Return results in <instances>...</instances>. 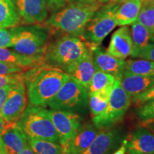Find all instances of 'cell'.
Segmentation results:
<instances>
[{"label": "cell", "mask_w": 154, "mask_h": 154, "mask_svg": "<svg viewBox=\"0 0 154 154\" xmlns=\"http://www.w3.org/2000/svg\"><path fill=\"white\" fill-rule=\"evenodd\" d=\"M24 80V72L11 75L0 76V88L11 83H17Z\"/></svg>", "instance_id": "d6a6232c"}, {"label": "cell", "mask_w": 154, "mask_h": 154, "mask_svg": "<svg viewBox=\"0 0 154 154\" xmlns=\"http://www.w3.org/2000/svg\"><path fill=\"white\" fill-rule=\"evenodd\" d=\"M119 79L125 91L133 99L153 85L154 75H135L124 73Z\"/></svg>", "instance_id": "ac0fdd59"}, {"label": "cell", "mask_w": 154, "mask_h": 154, "mask_svg": "<svg viewBox=\"0 0 154 154\" xmlns=\"http://www.w3.org/2000/svg\"><path fill=\"white\" fill-rule=\"evenodd\" d=\"M15 84L16 83H11V84H7V85L4 86L3 87L0 88V111H1L2 109L4 104H5L7 98H8L9 94H10V92L12 90Z\"/></svg>", "instance_id": "e575fe53"}, {"label": "cell", "mask_w": 154, "mask_h": 154, "mask_svg": "<svg viewBox=\"0 0 154 154\" xmlns=\"http://www.w3.org/2000/svg\"><path fill=\"white\" fill-rule=\"evenodd\" d=\"M0 61L21 66L26 70L43 64L42 61L39 59L26 57L15 51H11L2 47H0Z\"/></svg>", "instance_id": "44dd1931"}, {"label": "cell", "mask_w": 154, "mask_h": 154, "mask_svg": "<svg viewBox=\"0 0 154 154\" xmlns=\"http://www.w3.org/2000/svg\"><path fill=\"white\" fill-rule=\"evenodd\" d=\"M26 69L14 64L0 61V76L11 75L24 72Z\"/></svg>", "instance_id": "4dcf8cb0"}, {"label": "cell", "mask_w": 154, "mask_h": 154, "mask_svg": "<svg viewBox=\"0 0 154 154\" xmlns=\"http://www.w3.org/2000/svg\"><path fill=\"white\" fill-rule=\"evenodd\" d=\"M136 58L145 59L154 62V42L148 44L138 54Z\"/></svg>", "instance_id": "836d02e7"}, {"label": "cell", "mask_w": 154, "mask_h": 154, "mask_svg": "<svg viewBox=\"0 0 154 154\" xmlns=\"http://www.w3.org/2000/svg\"><path fill=\"white\" fill-rule=\"evenodd\" d=\"M124 74L154 75V62L145 59H128L126 61Z\"/></svg>", "instance_id": "cb8c5ba5"}, {"label": "cell", "mask_w": 154, "mask_h": 154, "mask_svg": "<svg viewBox=\"0 0 154 154\" xmlns=\"http://www.w3.org/2000/svg\"><path fill=\"white\" fill-rule=\"evenodd\" d=\"M13 49L26 57L42 61L48 46L49 34L45 28L37 25L15 26Z\"/></svg>", "instance_id": "5b68a950"}, {"label": "cell", "mask_w": 154, "mask_h": 154, "mask_svg": "<svg viewBox=\"0 0 154 154\" xmlns=\"http://www.w3.org/2000/svg\"><path fill=\"white\" fill-rule=\"evenodd\" d=\"M142 1H149V2H151L154 4V0H142Z\"/></svg>", "instance_id": "7bdbcfd3"}, {"label": "cell", "mask_w": 154, "mask_h": 154, "mask_svg": "<svg viewBox=\"0 0 154 154\" xmlns=\"http://www.w3.org/2000/svg\"><path fill=\"white\" fill-rule=\"evenodd\" d=\"M151 99H154V84L146 91L131 99V102L138 106Z\"/></svg>", "instance_id": "1f68e13d"}, {"label": "cell", "mask_w": 154, "mask_h": 154, "mask_svg": "<svg viewBox=\"0 0 154 154\" xmlns=\"http://www.w3.org/2000/svg\"><path fill=\"white\" fill-rule=\"evenodd\" d=\"M18 154H35V153H34L32 148L30 147V146L28 145L24 149L19 152Z\"/></svg>", "instance_id": "f35d334b"}, {"label": "cell", "mask_w": 154, "mask_h": 154, "mask_svg": "<svg viewBox=\"0 0 154 154\" xmlns=\"http://www.w3.org/2000/svg\"><path fill=\"white\" fill-rule=\"evenodd\" d=\"M99 131L93 123L81 125L74 136L61 146L63 154H82L91 145Z\"/></svg>", "instance_id": "7c38bea8"}, {"label": "cell", "mask_w": 154, "mask_h": 154, "mask_svg": "<svg viewBox=\"0 0 154 154\" xmlns=\"http://www.w3.org/2000/svg\"><path fill=\"white\" fill-rule=\"evenodd\" d=\"M28 138L49 140L59 143V138L49 110L42 106L29 104L16 122Z\"/></svg>", "instance_id": "277c9868"}, {"label": "cell", "mask_w": 154, "mask_h": 154, "mask_svg": "<svg viewBox=\"0 0 154 154\" xmlns=\"http://www.w3.org/2000/svg\"><path fill=\"white\" fill-rule=\"evenodd\" d=\"M130 30L134 44V49L131 57L136 58L138 54L148 44L154 42V39L149 31L138 22L131 24Z\"/></svg>", "instance_id": "7402d4cb"}, {"label": "cell", "mask_w": 154, "mask_h": 154, "mask_svg": "<svg viewBox=\"0 0 154 154\" xmlns=\"http://www.w3.org/2000/svg\"><path fill=\"white\" fill-rule=\"evenodd\" d=\"M20 19L29 24H39L48 16L45 0H12Z\"/></svg>", "instance_id": "4fadbf2b"}, {"label": "cell", "mask_w": 154, "mask_h": 154, "mask_svg": "<svg viewBox=\"0 0 154 154\" xmlns=\"http://www.w3.org/2000/svg\"><path fill=\"white\" fill-rule=\"evenodd\" d=\"M131 104V98L125 91L120 80L116 79L107 106L103 112L93 117V124L99 129L109 128L121 122Z\"/></svg>", "instance_id": "52a82bcc"}, {"label": "cell", "mask_w": 154, "mask_h": 154, "mask_svg": "<svg viewBox=\"0 0 154 154\" xmlns=\"http://www.w3.org/2000/svg\"><path fill=\"white\" fill-rule=\"evenodd\" d=\"M28 143L36 154H63L58 143L34 138H28Z\"/></svg>", "instance_id": "d4e9b609"}, {"label": "cell", "mask_w": 154, "mask_h": 154, "mask_svg": "<svg viewBox=\"0 0 154 154\" xmlns=\"http://www.w3.org/2000/svg\"><path fill=\"white\" fill-rule=\"evenodd\" d=\"M45 1L47 2V7L55 11L64 5L68 0H45Z\"/></svg>", "instance_id": "d590c367"}, {"label": "cell", "mask_w": 154, "mask_h": 154, "mask_svg": "<svg viewBox=\"0 0 154 154\" xmlns=\"http://www.w3.org/2000/svg\"><path fill=\"white\" fill-rule=\"evenodd\" d=\"M101 7L96 0H68L54 11L47 24L67 35L82 36L83 31Z\"/></svg>", "instance_id": "7a4b0ae2"}, {"label": "cell", "mask_w": 154, "mask_h": 154, "mask_svg": "<svg viewBox=\"0 0 154 154\" xmlns=\"http://www.w3.org/2000/svg\"><path fill=\"white\" fill-rule=\"evenodd\" d=\"M0 154H9L6 149L5 143H4L1 136H0Z\"/></svg>", "instance_id": "ab89813d"}, {"label": "cell", "mask_w": 154, "mask_h": 154, "mask_svg": "<svg viewBox=\"0 0 154 154\" xmlns=\"http://www.w3.org/2000/svg\"><path fill=\"white\" fill-rule=\"evenodd\" d=\"M108 101L109 100L103 99L96 94L88 96V106L92 116L95 117L101 114L107 106Z\"/></svg>", "instance_id": "f1b7e54d"}, {"label": "cell", "mask_w": 154, "mask_h": 154, "mask_svg": "<svg viewBox=\"0 0 154 154\" xmlns=\"http://www.w3.org/2000/svg\"><path fill=\"white\" fill-rule=\"evenodd\" d=\"M87 90L72 78H69L55 96L48 102L47 106L54 110L82 113L88 106Z\"/></svg>", "instance_id": "8992f818"}, {"label": "cell", "mask_w": 154, "mask_h": 154, "mask_svg": "<svg viewBox=\"0 0 154 154\" xmlns=\"http://www.w3.org/2000/svg\"><path fill=\"white\" fill-rule=\"evenodd\" d=\"M70 76L60 69L42 64L24 72L29 101L32 105L46 107Z\"/></svg>", "instance_id": "6da1fadb"}, {"label": "cell", "mask_w": 154, "mask_h": 154, "mask_svg": "<svg viewBox=\"0 0 154 154\" xmlns=\"http://www.w3.org/2000/svg\"><path fill=\"white\" fill-rule=\"evenodd\" d=\"M96 1L100 2H107L115 1V0H96ZM116 2H119V0H116Z\"/></svg>", "instance_id": "b9f144b4"}, {"label": "cell", "mask_w": 154, "mask_h": 154, "mask_svg": "<svg viewBox=\"0 0 154 154\" xmlns=\"http://www.w3.org/2000/svg\"><path fill=\"white\" fill-rule=\"evenodd\" d=\"M116 5L113 3L100 7L83 31L82 36L94 49L99 47L117 26L114 14Z\"/></svg>", "instance_id": "ba28073f"}, {"label": "cell", "mask_w": 154, "mask_h": 154, "mask_svg": "<svg viewBox=\"0 0 154 154\" xmlns=\"http://www.w3.org/2000/svg\"><path fill=\"white\" fill-rule=\"evenodd\" d=\"M50 118L57 131L59 144L62 146L72 137L82 125V119L77 113L68 111L49 110Z\"/></svg>", "instance_id": "9c48e42d"}, {"label": "cell", "mask_w": 154, "mask_h": 154, "mask_svg": "<svg viewBox=\"0 0 154 154\" xmlns=\"http://www.w3.org/2000/svg\"><path fill=\"white\" fill-rule=\"evenodd\" d=\"M93 61L96 70L112 75L116 79H120L124 74L126 61L113 57L101 48L93 51Z\"/></svg>", "instance_id": "e0dca14e"}, {"label": "cell", "mask_w": 154, "mask_h": 154, "mask_svg": "<svg viewBox=\"0 0 154 154\" xmlns=\"http://www.w3.org/2000/svg\"><path fill=\"white\" fill-rule=\"evenodd\" d=\"M126 145H125V141L124 140L122 143V145H121L120 147L118 149H116L113 152L112 154H126Z\"/></svg>", "instance_id": "74e56055"}, {"label": "cell", "mask_w": 154, "mask_h": 154, "mask_svg": "<svg viewBox=\"0 0 154 154\" xmlns=\"http://www.w3.org/2000/svg\"><path fill=\"white\" fill-rule=\"evenodd\" d=\"M141 2V8L136 22L145 26L154 39V4L149 1Z\"/></svg>", "instance_id": "484cf974"}, {"label": "cell", "mask_w": 154, "mask_h": 154, "mask_svg": "<svg viewBox=\"0 0 154 154\" xmlns=\"http://www.w3.org/2000/svg\"><path fill=\"white\" fill-rule=\"evenodd\" d=\"M136 116L140 124H145L154 121V99L144 102L138 105Z\"/></svg>", "instance_id": "83f0119b"}, {"label": "cell", "mask_w": 154, "mask_h": 154, "mask_svg": "<svg viewBox=\"0 0 154 154\" xmlns=\"http://www.w3.org/2000/svg\"><path fill=\"white\" fill-rule=\"evenodd\" d=\"M1 137L9 154H18L29 145L27 136L16 124Z\"/></svg>", "instance_id": "ffe728a7"}, {"label": "cell", "mask_w": 154, "mask_h": 154, "mask_svg": "<svg viewBox=\"0 0 154 154\" xmlns=\"http://www.w3.org/2000/svg\"><path fill=\"white\" fill-rule=\"evenodd\" d=\"M14 27L0 28V47H12L14 44Z\"/></svg>", "instance_id": "f546056e"}, {"label": "cell", "mask_w": 154, "mask_h": 154, "mask_svg": "<svg viewBox=\"0 0 154 154\" xmlns=\"http://www.w3.org/2000/svg\"><path fill=\"white\" fill-rule=\"evenodd\" d=\"M94 49L82 36L66 34L48 44L43 64L63 70Z\"/></svg>", "instance_id": "3957f363"}, {"label": "cell", "mask_w": 154, "mask_h": 154, "mask_svg": "<svg viewBox=\"0 0 154 154\" xmlns=\"http://www.w3.org/2000/svg\"><path fill=\"white\" fill-rule=\"evenodd\" d=\"M140 126H143L146 127V128H149V129L151 131L153 134H154V121H151V122L147 123V124H140Z\"/></svg>", "instance_id": "60d3db41"}, {"label": "cell", "mask_w": 154, "mask_h": 154, "mask_svg": "<svg viewBox=\"0 0 154 154\" xmlns=\"http://www.w3.org/2000/svg\"><path fill=\"white\" fill-rule=\"evenodd\" d=\"M116 78L112 75L101 72L99 70H96L87 89L88 96L108 86L113 84Z\"/></svg>", "instance_id": "4316f807"}, {"label": "cell", "mask_w": 154, "mask_h": 154, "mask_svg": "<svg viewBox=\"0 0 154 154\" xmlns=\"http://www.w3.org/2000/svg\"><path fill=\"white\" fill-rule=\"evenodd\" d=\"M128 154H154V134L140 126L124 140Z\"/></svg>", "instance_id": "5bb4252c"}, {"label": "cell", "mask_w": 154, "mask_h": 154, "mask_svg": "<svg viewBox=\"0 0 154 154\" xmlns=\"http://www.w3.org/2000/svg\"><path fill=\"white\" fill-rule=\"evenodd\" d=\"M16 123H11L0 117V136H2L9 128L14 126Z\"/></svg>", "instance_id": "8d00e7d4"}, {"label": "cell", "mask_w": 154, "mask_h": 154, "mask_svg": "<svg viewBox=\"0 0 154 154\" xmlns=\"http://www.w3.org/2000/svg\"><path fill=\"white\" fill-rule=\"evenodd\" d=\"M133 49L134 44L130 28L123 26L112 34L106 52L113 57L126 59L131 56Z\"/></svg>", "instance_id": "2e32d148"}, {"label": "cell", "mask_w": 154, "mask_h": 154, "mask_svg": "<svg viewBox=\"0 0 154 154\" xmlns=\"http://www.w3.org/2000/svg\"><path fill=\"white\" fill-rule=\"evenodd\" d=\"M26 95L24 81L16 83L0 111V117L9 122L16 123L26 107Z\"/></svg>", "instance_id": "8fae6325"}, {"label": "cell", "mask_w": 154, "mask_h": 154, "mask_svg": "<svg viewBox=\"0 0 154 154\" xmlns=\"http://www.w3.org/2000/svg\"><path fill=\"white\" fill-rule=\"evenodd\" d=\"M93 51H88L78 61L63 70L86 90L96 70L93 61Z\"/></svg>", "instance_id": "9a60e30c"}, {"label": "cell", "mask_w": 154, "mask_h": 154, "mask_svg": "<svg viewBox=\"0 0 154 154\" xmlns=\"http://www.w3.org/2000/svg\"><path fill=\"white\" fill-rule=\"evenodd\" d=\"M141 6V0H121L114 11L117 26H128L136 22Z\"/></svg>", "instance_id": "d6986e66"}, {"label": "cell", "mask_w": 154, "mask_h": 154, "mask_svg": "<svg viewBox=\"0 0 154 154\" xmlns=\"http://www.w3.org/2000/svg\"><path fill=\"white\" fill-rule=\"evenodd\" d=\"M123 133L113 126L99 129L91 145L82 154H112L122 144Z\"/></svg>", "instance_id": "30bf717a"}, {"label": "cell", "mask_w": 154, "mask_h": 154, "mask_svg": "<svg viewBox=\"0 0 154 154\" xmlns=\"http://www.w3.org/2000/svg\"><path fill=\"white\" fill-rule=\"evenodd\" d=\"M20 22V17L12 0H0V28H12Z\"/></svg>", "instance_id": "603a6c76"}]
</instances>
